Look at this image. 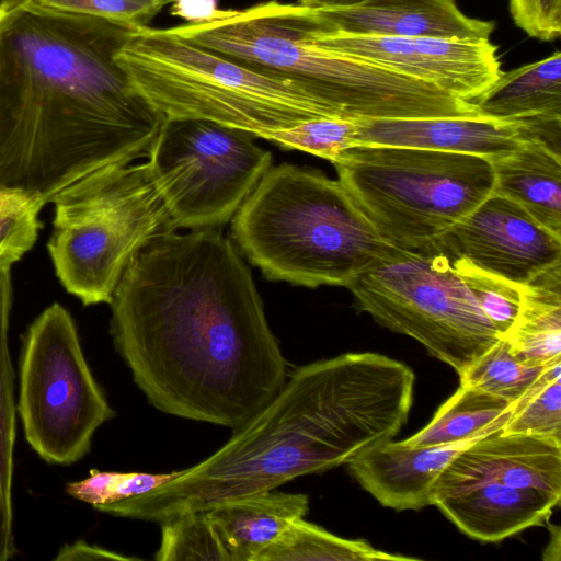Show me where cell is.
<instances>
[{
	"instance_id": "obj_1",
	"label": "cell",
	"mask_w": 561,
	"mask_h": 561,
	"mask_svg": "<svg viewBox=\"0 0 561 561\" xmlns=\"http://www.w3.org/2000/svg\"><path fill=\"white\" fill-rule=\"evenodd\" d=\"M110 305L115 348L163 413L236 430L287 379L251 271L216 228L145 244Z\"/></svg>"
},
{
	"instance_id": "obj_2",
	"label": "cell",
	"mask_w": 561,
	"mask_h": 561,
	"mask_svg": "<svg viewBox=\"0 0 561 561\" xmlns=\"http://www.w3.org/2000/svg\"><path fill=\"white\" fill-rule=\"evenodd\" d=\"M136 30L0 4V190L46 205L94 172L148 157L165 116L117 60Z\"/></svg>"
},
{
	"instance_id": "obj_3",
	"label": "cell",
	"mask_w": 561,
	"mask_h": 561,
	"mask_svg": "<svg viewBox=\"0 0 561 561\" xmlns=\"http://www.w3.org/2000/svg\"><path fill=\"white\" fill-rule=\"evenodd\" d=\"M414 379L405 364L370 352L301 366L209 457L149 493L95 510L161 523L347 463L398 434Z\"/></svg>"
},
{
	"instance_id": "obj_4",
	"label": "cell",
	"mask_w": 561,
	"mask_h": 561,
	"mask_svg": "<svg viewBox=\"0 0 561 561\" xmlns=\"http://www.w3.org/2000/svg\"><path fill=\"white\" fill-rule=\"evenodd\" d=\"M233 240L272 280L344 286L394 248L341 182L282 163L271 167L231 219Z\"/></svg>"
},
{
	"instance_id": "obj_5",
	"label": "cell",
	"mask_w": 561,
	"mask_h": 561,
	"mask_svg": "<svg viewBox=\"0 0 561 561\" xmlns=\"http://www.w3.org/2000/svg\"><path fill=\"white\" fill-rule=\"evenodd\" d=\"M170 30L207 51L297 87L333 117H371L392 91L389 68L325 46L311 9L299 3L271 0L241 10L219 9L209 21Z\"/></svg>"
},
{
	"instance_id": "obj_6",
	"label": "cell",
	"mask_w": 561,
	"mask_h": 561,
	"mask_svg": "<svg viewBox=\"0 0 561 561\" xmlns=\"http://www.w3.org/2000/svg\"><path fill=\"white\" fill-rule=\"evenodd\" d=\"M117 60L165 117L203 118L268 140L319 117H333L297 87L207 51L169 28H137Z\"/></svg>"
},
{
	"instance_id": "obj_7",
	"label": "cell",
	"mask_w": 561,
	"mask_h": 561,
	"mask_svg": "<svg viewBox=\"0 0 561 561\" xmlns=\"http://www.w3.org/2000/svg\"><path fill=\"white\" fill-rule=\"evenodd\" d=\"M332 163L377 233L403 250L432 247L495 186L491 161L470 153L356 144Z\"/></svg>"
},
{
	"instance_id": "obj_8",
	"label": "cell",
	"mask_w": 561,
	"mask_h": 561,
	"mask_svg": "<svg viewBox=\"0 0 561 561\" xmlns=\"http://www.w3.org/2000/svg\"><path fill=\"white\" fill-rule=\"evenodd\" d=\"M51 203L48 252L61 285L84 306L110 304L134 255L178 230L148 162L94 172Z\"/></svg>"
},
{
	"instance_id": "obj_9",
	"label": "cell",
	"mask_w": 561,
	"mask_h": 561,
	"mask_svg": "<svg viewBox=\"0 0 561 561\" xmlns=\"http://www.w3.org/2000/svg\"><path fill=\"white\" fill-rule=\"evenodd\" d=\"M561 499V438L489 434L460 451L432 490L468 537L496 542L547 522Z\"/></svg>"
},
{
	"instance_id": "obj_10",
	"label": "cell",
	"mask_w": 561,
	"mask_h": 561,
	"mask_svg": "<svg viewBox=\"0 0 561 561\" xmlns=\"http://www.w3.org/2000/svg\"><path fill=\"white\" fill-rule=\"evenodd\" d=\"M346 287L359 310L416 340L458 376L501 339L450 256L436 247H394Z\"/></svg>"
},
{
	"instance_id": "obj_11",
	"label": "cell",
	"mask_w": 561,
	"mask_h": 561,
	"mask_svg": "<svg viewBox=\"0 0 561 561\" xmlns=\"http://www.w3.org/2000/svg\"><path fill=\"white\" fill-rule=\"evenodd\" d=\"M18 414L24 438L50 465L70 466L115 416L83 354L75 321L59 304L22 335Z\"/></svg>"
},
{
	"instance_id": "obj_12",
	"label": "cell",
	"mask_w": 561,
	"mask_h": 561,
	"mask_svg": "<svg viewBox=\"0 0 561 561\" xmlns=\"http://www.w3.org/2000/svg\"><path fill=\"white\" fill-rule=\"evenodd\" d=\"M249 131L203 118L165 117L148 164L176 229L230 221L272 167Z\"/></svg>"
},
{
	"instance_id": "obj_13",
	"label": "cell",
	"mask_w": 561,
	"mask_h": 561,
	"mask_svg": "<svg viewBox=\"0 0 561 561\" xmlns=\"http://www.w3.org/2000/svg\"><path fill=\"white\" fill-rule=\"evenodd\" d=\"M312 16L321 42L472 102L502 75L497 47L490 39L351 35L327 30Z\"/></svg>"
},
{
	"instance_id": "obj_14",
	"label": "cell",
	"mask_w": 561,
	"mask_h": 561,
	"mask_svg": "<svg viewBox=\"0 0 561 561\" xmlns=\"http://www.w3.org/2000/svg\"><path fill=\"white\" fill-rule=\"evenodd\" d=\"M433 247L519 285L561 265V237L510 198L492 193Z\"/></svg>"
},
{
	"instance_id": "obj_15",
	"label": "cell",
	"mask_w": 561,
	"mask_h": 561,
	"mask_svg": "<svg viewBox=\"0 0 561 561\" xmlns=\"http://www.w3.org/2000/svg\"><path fill=\"white\" fill-rule=\"evenodd\" d=\"M354 142L477 154L489 160L539 139L560 146L561 119L503 121L484 116L355 121Z\"/></svg>"
},
{
	"instance_id": "obj_16",
	"label": "cell",
	"mask_w": 561,
	"mask_h": 561,
	"mask_svg": "<svg viewBox=\"0 0 561 561\" xmlns=\"http://www.w3.org/2000/svg\"><path fill=\"white\" fill-rule=\"evenodd\" d=\"M314 10L327 30L351 35L490 39L495 26L465 15L455 0H368Z\"/></svg>"
},
{
	"instance_id": "obj_17",
	"label": "cell",
	"mask_w": 561,
	"mask_h": 561,
	"mask_svg": "<svg viewBox=\"0 0 561 561\" xmlns=\"http://www.w3.org/2000/svg\"><path fill=\"white\" fill-rule=\"evenodd\" d=\"M478 439L436 446H413L389 439L346 465L362 488L382 506L417 511L432 505V490L440 473Z\"/></svg>"
},
{
	"instance_id": "obj_18",
	"label": "cell",
	"mask_w": 561,
	"mask_h": 561,
	"mask_svg": "<svg viewBox=\"0 0 561 561\" xmlns=\"http://www.w3.org/2000/svg\"><path fill=\"white\" fill-rule=\"evenodd\" d=\"M493 193L512 199L540 225L561 237V156L539 139L490 160Z\"/></svg>"
},
{
	"instance_id": "obj_19",
	"label": "cell",
	"mask_w": 561,
	"mask_h": 561,
	"mask_svg": "<svg viewBox=\"0 0 561 561\" xmlns=\"http://www.w3.org/2000/svg\"><path fill=\"white\" fill-rule=\"evenodd\" d=\"M308 510L307 494L271 490L221 503L207 512L232 561H255Z\"/></svg>"
},
{
	"instance_id": "obj_20",
	"label": "cell",
	"mask_w": 561,
	"mask_h": 561,
	"mask_svg": "<svg viewBox=\"0 0 561 561\" xmlns=\"http://www.w3.org/2000/svg\"><path fill=\"white\" fill-rule=\"evenodd\" d=\"M471 103L481 116L495 119H561V53L503 71Z\"/></svg>"
},
{
	"instance_id": "obj_21",
	"label": "cell",
	"mask_w": 561,
	"mask_h": 561,
	"mask_svg": "<svg viewBox=\"0 0 561 561\" xmlns=\"http://www.w3.org/2000/svg\"><path fill=\"white\" fill-rule=\"evenodd\" d=\"M502 339L522 362L540 366L561 362V265L523 285L519 312Z\"/></svg>"
},
{
	"instance_id": "obj_22",
	"label": "cell",
	"mask_w": 561,
	"mask_h": 561,
	"mask_svg": "<svg viewBox=\"0 0 561 561\" xmlns=\"http://www.w3.org/2000/svg\"><path fill=\"white\" fill-rule=\"evenodd\" d=\"M11 265L0 261V561H8L18 553L12 497L18 409L9 346Z\"/></svg>"
},
{
	"instance_id": "obj_23",
	"label": "cell",
	"mask_w": 561,
	"mask_h": 561,
	"mask_svg": "<svg viewBox=\"0 0 561 561\" xmlns=\"http://www.w3.org/2000/svg\"><path fill=\"white\" fill-rule=\"evenodd\" d=\"M514 403L472 386L458 390L413 436L402 440L413 446H436L481 438L503 428Z\"/></svg>"
},
{
	"instance_id": "obj_24",
	"label": "cell",
	"mask_w": 561,
	"mask_h": 561,
	"mask_svg": "<svg viewBox=\"0 0 561 561\" xmlns=\"http://www.w3.org/2000/svg\"><path fill=\"white\" fill-rule=\"evenodd\" d=\"M419 560L374 548L362 539H345L301 518L285 531L255 561H375Z\"/></svg>"
},
{
	"instance_id": "obj_25",
	"label": "cell",
	"mask_w": 561,
	"mask_h": 561,
	"mask_svg": "<svg viewBox=\"0 0 561 561\" xmlns=\"http://www.w3.org/2000/svg\"><path fill=\"white\" fill-rule=\"evenodd\" d=\"M158 561H232L207 511L186 512L161 522Z\"/></svg>"
},
{
	"instance_id": "obj_26",
	"label": "cell",
	"mask_w": 561,
	"mask_h": 561,
	"mask_svg": "<svg viewBox=\"0 0 561 561\" xmlns=\"http://www.w3.org/2000/svg\"><path fill=\"white\" fill-rule=\"evenodd\" d=\"M545 367L517 359L501 337L459 375V380L460 385L477 387L514 403Z\"/></svg>"
},
{
	"instance_id": "obj_27",
	"label": "cell",
	"mask_w": 561,
	"mask_h": 561,
	"mask_svg": "<svg viewBox=\"0 0 561 561\" xmlns=\"http://www.w3.org/2000/svg\"><path fill=\"white\" fill-rule=\"evenodd\" d=\"M502 432L561 438V362L546 366L531 387L514 402Z\"/></svg>"
},
{
	"instance_id": "obj_28",
	"label": "cell",
	"mask_w": 561,
	"mask_h": 561,
	"mask_svg": "<svg viewBox=\"0 0 561 561\" xmlns=\"http://www.w3.org/2000/svg\"><path fill=\"white\" fill-rule=\"evenodd\" d=\"M450 259L485 317L504 337L519 312L523 285L485 272L462 257Z\"/></svg>"
},
{
	"instance_id": "obj_29",
	"label": "cell",
	"mask_w": 561,
	"mask_h": 561,
	"mask_svg": "<svg viewBox=\"0 0 561 561\" xmlns=\"http://www.w3.org/2000/svg\"><path fill=\"white\" fill-rule=\"evenodd\" d=\"M45 203L19 190H0V261L13 264L35 244Z\"/></svg>"
},
{
	"instance_id": "obj_30",
	"label": "cell",
	"mask_w": 561,
	"mask_h": 561,
	"mask_svg": "<svg viewBox=\"0 0 561 561\" xmlns=\"http://www.w3.org/2000/svg\"><path fill=\"white\" fill-rule=\"evenodd\" d=\"M355 133L353 119L319 117L277 131L268 140L283 149L300 150L333 162L345 149L355 145Z\"/></svg>"
},
{
	"instance_id": "obj_31",
	"label": "cell",
	"mask_w": 561,
	"mask_h": 561,
	"mask_svg": "<svg viewBox=\"0 0 561 561\" xmlns=\"http://www.w3.org/2000/svg\"><path fill=\"white\" fill-rule=\"evenodd\" d=\"M174 0H32L45 9L101 16L137 28L149 22ZM30 2V1H28Z\"/></svg>"
},
{
	"instance_id": "obj_32",
	"label": "cell",
	"mask_w": 561,
	"mask_h": 561,
	"mask_svg": "<svg viewBox=\"0 0 561 561\" xmlns=\"http://www.w3.org/2000/svg\"><path fill=\"white\" fill-rule=\"evenodd\" d=\"M510 12L531 37L550 42L561 34V0H510Z\"/></svg>"
},
{
	"instance_id": "obj_33",
	"label": "cell",
	"mask_w": 561,
	"mask_h": 561,
	"mask_svg": "<svg viewBox=\"0 0 561 561\" xmlns=\"http://www.w3.org/2000/svg\"><path fill=\"white\" fill-rule=\"evenodd\" d=\"M175 474L176 471L168 473L115 472L107 504L149 493L173 479Z\"/></svg>"
},
{
	"instance_id": "obj_34",
	"label": "cell",
	"mask_w": 561,
	"mask_h": 561,
	"mask_svg": "<svg viewBox=\"0 0 561 561\" xmlns=\"http://www.w3.org/2000/svg\"><path fill=\"white\" fill-rule=\"evenodd\" d=\"M54 560H135V558L126 557L99 546L90 545L84 540H77L72 543L64 545Z\"/></svg>"
},
{
	"instance_id": "obj_35",
	"label": "cell",
	"mask_w": 561,
	"mask_h": 561,
	"mask_svg": "<svg viewBox=\"0 0 561 561\" xmlns=\"http://www.w3.org/2000/svg\"><path fill=\"white\" fill-rule=\"evenodd\" d=\"M171 13L187 23L211 20L219 11L217 0H174Z\"/></svg>"
},
{
	"instance_id": "obj_36",
	"label": "cell",
	"mask_w": 561,
	"mask_h": 561,
	"mask_svg": "<svg viewBox=\"0 0 561 561\" xmlns=\"http://www.w3.org/2000/svg\"><path fill=\"white\" fill-rule=\"evenodd\" d=\"M368 0H298V3L314 9H344L362 4Z\"/></svg>"
},
{
	"instance_id": "obj_37",
	"label": "cell",
	"mask_w": 561,
	"mask_h": 561,
	"mask_svg": "<svg viewBox=\"0 0 561 561\" xmlns=\"http://www.w3.org/2000/svg\"><path fill=\"white\" fill-rule=\"evenodd\" d=\"M551 540L543 551L545 560H560V528L558 526H550Z\"/></svg>"
},
{
	"instance_id": "obj_38",
	"label": "cell",
	"mask_w": 561,
	"mask_h": 561,
	"mask_svg": "<svg viewBox=\"0 0 561 561\" xmlns=\"http://www.w3.org/2000/svg\"><path fill=\"white\" fill-rule=\"evenodd\" d=\"M32 0H0V4L5 7H18Z\"/></svg>"
}]
</instances>
